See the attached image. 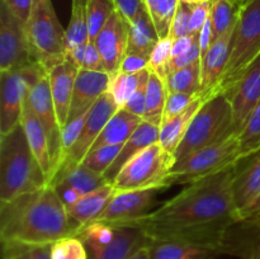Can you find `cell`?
<instances>
[{
    "instance_id": "obj_22",
    "label": "cell",
    "mask_w": 260,
    "mask_h": 259,
    "mask_svg": "<svg viewBox=\"0 0 260 259\" xmlns=\"http://www.w3.org/2000/svg\"><path fill=\"white\" fill-rule=\"evenodd\" d=\"M151 259H217L223 251L218 248L174 240H150Z\"/></svg>"
},
{
    "instance_id": "obj_25",
    "label": "cell",
    "mask_w": 260,
    "mask_h": 259,
    "mask_svg": "<svg viewBox=\"0 0 260 259\" xmlns=\"http://www.w3.org/2000/svg\"><path fill=\"white\" fill-rule=\"evenodd\" d=\"M142 121L144 119L141 117L129 113L124 108H119L106 124L90 150L108 145H123Z\"/></svg>"
},
{
    "instance_id": "obj_1",
    "label": "cell",
    "mask_w": 260,
    "mask_h": 259,
    "mask_svg": "<svg viewBox=\"0 0 260 259\" xmlns=\"http://www.w3.org/2000/svg\"><path fill=\"white\" fill-rule=\"evenodd\" d=\"M234 165L187 187L140 220L129 223L150 240H174L218 248L239 222L233 195Z\"/></svg>"
},
{
    "instance_id": "obj_20",
    "label": "cell",
    "mask_w": 260,
    "mask_h": 259,
    "mask_svg": "<svg viewBox=\"0 0 260 259\" xmlns=\"http://www.w3.org/2000/svg\"><path fill=\"white\" fill-rule=\"evenodd\" d=\"M260 193V147L234 164L233 195L239 211Z\"/></svg>"
},
{
    "instance_id": "obj_33",
    "label": "cell",
    "mask_w": 260,
    "mask_h": 259,
    "mask_svg": "<svg viewBox=\"0 0 260 259\" xmlns=\"http://www.w3.org/2000/svg\"><path fill=\"white\" fill-rule=\"evenodd\" d=\"M114 12H116V5L113 0H88L85 5V13L90 41L93 42L95 41L96 36L111 19Z\"/></svg>"
},
{
    "instance_id": "obj_19",
    "label": "cell",
    "mask_w": 260,
    "mask_h": 259,
    "mask_svg": "<svg viewBox=\"0 0 260 259\" xmlns=\"http://www.w3.org/2000/svg\"><path fill=\"white\" fill-rule=\"evenodd\" d=\"M235 28V27H234ZM234 28L226 35L218 38L210 46L207 52L201 57V94L203 99H207L220 81L223 71L229 63L231 52Z\"/></svg>"
},
{
    "instance_id": "obj_38",
    "label": "cell",
    "mask_w": 260,
    "mask_h": 259,
    "mask_svg": "<svg viewBox=\"0 0 260 259\" xmlns=\"http://www.w3.org/2000/svg\"><path fill=\"white\" fill-rule=\"evenodd\" d=\"M140 75L137 74H124L118 73L111 76L108 91L119 108H123L124 104L129 101L136 89L139 88Z\"/></svg>"
},
{
    "instance_id": "obj_13",
    "label": "cell",
    "mask_w": 260,
    "mask_h": 259,
    "mask_svg": "<svg viewBox=\"0 0 260 259\" xmlns=\"http://www.w3.org/2000/svg\"><path fill=\"white\" fill-rule=\"evenodd\" d=\"M161 189L126 190L116 192L98 220L111 225H129L151 212L157 193Z\"/></svg>"
},
{
    "instance_id": "obj_36",
    "label": "cell",
    "mask_w": 260,
    "mask_h": 259,
    "mask_svg": "<svg viewBox=\"0 0 260 259\" xmlns=\"http://www.w3.org/2000/svg\"><path fill=\"white\" fill-rule=\"evenodd\" d=\"M238 136L240 141V157L260 147V101L248 117Z\"/></svg>"
},
{
    "instance_id": "obj_51",
    "label": "cell",
    "mask_w": 260,
    "mask_h": 259,
    "mask_svg": "<svg viewBox=\"0 0 260 259\" xmlns=\"http://www.w3.org/2000/svg\"><path fill=\"white\" fill-rule=\"evenodd\" d=\"M10 12L15 15L19 20H22L24 24H27L28 18L30 15V10H32L33 0H2Z\"/></svg>"
},
{
    "instance_id": "obj_9",
    "label": "cell",
    "mask_w": 260,
    "mask_h": 259,
    "mask_svg": "<svg viewBox=\"0 0 260 259\" xmlns=\"http://www.w3.org/2000/svg\"><path fill=\"white\" fill-rule=\"evenodd\" d=\"M46 73L47 70L40 62L0 71V135L8 134L20 123L25 99Z\"/></svg>"
},
{
    "instance_id": "obj_16",
    "label": "cell",
    "mask_w": 260,
    "mask_h": 259,
    "mask_svg": "<svg viewBox=\"0 0 260 259\" xmlns=\"http://www.w3.org/2000/svg\"><path fill=\"white\" fill-rule=\"evenodd\" d=\"M79 70H80L79 66L71 60L69 55L66 56L65 60L47 70L51 95H52V101L61 127L68 123Z\"/></svg>"
},
{
    "instance_id": "obj_12",
    "label": "cell",
    "mask_w": 260,
    "mask_h": 259,
    "mask_svg": "<svg viewBox=\"0 0 260 259\" xmlns=\"http://www.w3.org/2000/svg\"><path fill=\"white\" fill-rule=\"evenodd\" d=\"M119 107L111 95L109 91L104 93L98 101L95 102L93 107L89 111L88 116H86L85 123H84L81 134L79 136L78 141L74 144V146L66 152L63 156L62 163H61L60 168L62 165H78L83 161L85 155L90 151L91 146L99 135L102 134L106 124L108 123L109 119L116 114ZM58 168V169H60ZM57 173V172H56Z\"/></svg>"
},
{
    "instance_id": "obj_43",
    "label": "cell",
    "mask_w": 260,
    "mask_h": 259,
    "mask_svg": "<svg viewBox=\"0 0 260 259\" xmlns=\"http://www.w3.org/2000/svg\"><path fill=\"white\" fill-rule=\"evenodd\" d=\"M197 96L200 95L185 93H168L164 116H162V123L170 121L172 118L177 117L178 114L182 113L183 111H185L197 99Z\"/></svg>"
},
{
    "instance_id": "obj_50",
    "label": "cell",
    "mask_w": 260,
    "mask_h": 259,
    "mask_svg": "<svg viewBox=\"0 0 260 259\" xmlns=\"http://www.w3.org/2000/svg\"><path fill=\"white\" fill-rule=\"evenodd\" d=\"M83 69L91 71H104L103 60L99 53L96 45L93 41H89L86 43V51H85V58H84Z\"/></svg>"
},
{
    "instance_id": "obj_42",
    "label": "cell",
    "mask_w": 260,
    "mask_h": 259,
    "mask_svg": "<svg viewBox=\"0 0 260 259\" xmlns=\"http://www.w3.org/2000/svg\"><path fill=\"white\" fill-rule=\"evenodd\" d=\"M201 57H202V53H201L200 41H198V42H196L194 45H193V47L190 48V50H188L187 52L182 53V55L177 56V57L170 58L169 62H168L167 65H165V68L162 69L161 74H160V75L157 74V75L165 80V78H167L169 74L174 73V71H177V70H180V69L187 68V66L193 65V63H196V62H198V61H201Z\"/></svg>"
},
{
    "instance_id": "obj_40",
    "label": "cell",
    "mask_w": 260,
    "mask_h": 259,
    "mask_svg": "<svg viewBox=\"0 0 260 259\" xmlns=\"http://www.w3.org/2000/svg\"><path fill=\"white\" fill-rule=\"evenodd\" d=\"M150 74H151L150 69H145V70L140 71L139 88L136 89L134 95L129 98V101L127 102L123 107V108L126 109V111H128L129 113L141 117V118L144 117L145 106H146V88H147V83H149Z\"/></svg>"
},
{
    "instance_id": "obj_37",
    "label": "cell",
    "mask_w": 260,
    "mask_h": 259,
    "mask_svg": "<svg viewBox=\"0 0 260 259\" xmlns=\"http://www.w3.org/2000/svg\"><path fill=\"white\" fill-rule=\"evenodd\" d=\"M123 145H108V146H102L99 149L90 150L85 157L83 159L81 164L88 169L93 170L96 174H106L107 170L111 168L114 160L118 156Z\"/></svg>"
},
{
    "instance_id": "obj_15",
    "label": "cell",
    "mask_w": 260,
    "mask_h": 259,
    "mask_svg": "<svg viewBox=\"0 0 260 259\" xmlns=\"http://www.w3.org/2000/svg\"><path fill=\"white\" fill-rule=\"evenodd\" d=\"M229 99L233 106L234 128L239 134L260 101V53L248 66Z\"/></svg>"
},
{
    "instance_id": "obj_21",
    "label": "cell",
    "mask_w": 260,
    "mask_h": 259,
    "mask_svg": "<svg viewBox=\"0 0 260 259\" xmlns=\"http://www.w3.org/2000/svg\"><path fill=\"white\" fill-rule=\"evenodd\" d=\"M20 123H22L23 128H24L25 137H27L30 150H32L36 159L40 163L41 168H42L43 173H45L46 178H47L48 183H50L53 177V172H55L52 155H51L50 142H48L47 134L43 130L42 124L40 123L36 114L33 113L32 107H30L29 102H28V96L25 99Z\"/></svg>"
},
{
    "instance_id": "obj_6",
    "label": "cell",
    "mask_w": 260,
    "mask_h": 259,
    "mask_svg": "<svg viewBox=\"0 0 260 259\" xmlns=\"http://www.w3.org/2000/svg\"><path fill=\"white\" fill-rule=\"evenodd\" d=\"M240 157V141L233 134L215 144L175 161L164 180V187L190 184L225 170Z\"/></svg>"
},
{
    "instance_id": "obj_7",
    "label": "cell",
    "mask_w": 260,
    "mask_h": 259,
    "mask_svg": "<svg viewBox=\"0 0 260 259\" xmlns=\"http://www.w3.org/2000/svg\"><path fill=\"white\" fill-rule=\"evenodd\" d=\"M25 29L33 57L46 70L65 60V29L58 22L51 0H33Z\"/></svg>"
},
{
    "instance_id": "obj_8",
    "label": "cell",
    "mask_w": 260,
    "mask_h": 259,
    "mask_svg": "<svg viewBox=\"0 0 260 259\" xmlns=\"http://www.w3.org/2000/svg\"><path fill=\"white\" fill-rule=\"evenodd\" d=\"M174 164V155L169 154L157 141L135 155L112 184L116 192L150 188L165 189L164 180Z\"/></svg>"
},
{
    "instance_id": "obj_55",
    "label": "cell",
    "mask_w": 260,
    "mask_h": 259,
    "mask_svg": "<svg viewBox=\"0 0 260 259\" xmlns=\"http://www.w3.org/2000/svg\"><path fill=\"white\" fill-rule=\"evenodd\" d=\"M85 51H86V45H83V46H78V47L73 48V50L68 53V55L70 56L71 60L79 66V69H83L84 58H85Z\"/></svg>"
},
{
    "instance_id": "obj_35",
    "label": "cell",
    "mask_w": 260,
    "mask_h": 259,
    "mask_svg": "<svg viewBox=\"0 0 260 259\" xmlns=\"http://www.w3.org/2000/svg\"><path fill=\"white\" fill-rule=\"evenodd\" d=\"M2 245L4 259H52V244L5 241Z\"/></svg>"
},
{
    "instance_id": "obj_39",
    "label": "cell",
    "mask_w": 260,
    "mask_h": 259,
    "mask_svg": "<svg viewBox=\"0 0 260 259\" xmlns=\"http://www.w3.org/2000/svg\"><path fill=\"white\" fill-rule=\"evenodd\" d=\"M52 259H89L88 251L80 238L66 236L52 244Z\"/></svg>"
},
{
    "instance_id": "obj_47",
    "label": "cell",
    "mask_w": 260,
    "mask_h": 259,
    "mask_svg": "<svg viewBox=\"0 0 260 259\" xmlns=\"http://www.w3.org/2000/svg\"><path fill=\"white\" fill-rule=\"evenodd\" d=\"M145 69H149V57L137 55V53L127 52L121 63L119 73L137 74Z\"/></svg>"
},
{
    "instance_id": "obj_2",
    "label": "cell",
    "mask_w": 260,
    "mask_h": 259,
    "mask_svg": "<svg viewBox=\"0 0 260 259\" xmlns=\"http://www.w3.org/2000/svg\"><path fill=\"white\" fill-rule=\"evenodd\" d=\"M76 229L57 190L51 184L0 202L2 243L53 244L74 235Z\"/></svg>"
},
{
    "instance_id": "obj_52",
    "label": "cell",
    "mask_w": 260,
    "mask_h": 259,
    "mask_svg": "<svg viewBox=\"0 0 260 259\" xmlns=\"http://www.w3.org/2000/svg\"><path fill=\"white\" fill-rule=\"evenodd\" d=\"M53 187L57 190L58 196H60L61 201H62V203L65 205L66 210H68L69 207H71L73 205H75V203L84 196L81 195L79 190H76L75 188L69 187V185H53Z\"/></svg>"
},
{
    "instance_id": "obj_18",
    "label": "cell",
    "mask_w": 260,
    "mask_h": 259,
    "mask_svg": "<svg viewBox=\"0 0 260 259\" xmlns=\"http://www.w3.org/2000/svg\"><path fill=\"white\" fill-rule=\"evenodd\" d=\"M116 234L111 243L86 249L89 259H129L140 249L149 245L150 238L136 226L113 225Z\"/></svg>"
},
{
    "instance_id": "obj_49",
    "label": "cell",
    "mask_w": 260,
    "mask_h": 259,
    "mask_svg": "<svg viewBox=\"0 0 260 259\" xmlns=\"http://www.w3.org/2000/svg\"><path fill=\"white\" fill-rule=\"evenodd\" d=\"M260 221V193L244 208L239 211V222L243 225H255Z\"/></svg>"
},
{
    "instance_id": "obj_17",
    "label": "cell",
    "mask_w": 260,
    "mask_h": 259,
    "mask_svg": "<svg viewBox=\"0 0 260 259\" xmlns=\"http://www.w3.org/2000/svg\"><path fill=\"white\" fill-rule=\"evenodd\" d=\"M109 81H111V75L106 71L80 69L76 76L68 122L90 111L95 102L108 91Z\"/></svg>"
},
{
    "instance_id": "obj_11",
    "label": "cell",
    "mask_w": 260,
    "mask_h": 259,
    "mask_svg": "<svg viewBox=\"0 0 260 259\" xmlns=\"http://www.w3.org/2000/svg\"><path fill=\"white\" fill-rule=\"evenodd\" d=\"M28 102L32 107L33 113L36 114L40 123L42 124L43 130L47 134L51 147V155H52L53 168H55V172H53V177H55L63 157L62 141H61L62 127L58 122L55 104H53L52 95H51L47 73L42 75V78L30 89L29 94H28Z\"/></svg>"
},
{
    "instance_id": "obj_48",
    "label": "cell",
    "mask_w": 260,
    "mask_h": 259,
    "mask_svg": "<svg viewBox=\"0 0 260 259\" xmlns=\"http://www.w3.org/2000/svg\"><path fill=\"white\" fill-rule=\"evenodd\" d=\"M117 12L121 13L128 22H131L139 13L146 9L145 0H113Z\"/></svg>"
},
{
    "instance_id": "obj_41",
    "label": "cell",
    "mask_w": 260,
    "mask_h": 259,
    "mask_svg": "<svg viewBox=\"0 0 260 259\" xmlns=\"http://www.w3.org/2000/svg\"><path fill=\"white\" fill-rule=\"evenodd\" d=\"M190 14H192V4L180 0L174 18H173L172 27H170L169 37L172 40H177V38H182L190 35Z\"/></svg>"
},
{
    "instance_id": "obj_32",
    "label": "cell",
    "mask_w": 260,
    "mask_h": 259,
    "mask_svg": "<svg viewBox=\"0 0 260 259\" xmlns=\"http://www.w3.org/2000/svg\"><path fill=\"white\" fill-rule=\"evenodd\" d=\"M180 0H145V7L160 38L169 37L173 18Z\"/></svg>"
},
{
    "instance_id": "obj_3",
    "label": "cell",
    "mask_w": 260,
    "mask_h": 259,
    "mask_svg": "<svg viewBox=\"0 0 260 259\" xmlns=\"http://www.w3.org/2000/svg\"><path fill=\"white\" fill-rule=\"evenodd\" d=\"M48 180L30 150L22 123L0 135V202L46 187Z\"/></svg>"
},
{
    "instance_id": "obj_14",
    "label": "cell",
    "mask_w": 260,
    "mask_h": 259,
    "mask_svg": "<svg viewBox=\"0 0 260 259\" xmlns=\"http://www.w3.org/2000/svg\"><path fill=\"white\" fill-rule=\"evenodd\" d=\"M129 22L119 12H114L94 43L103 60L104 71L113 76L119 73L128 47Z\"/></svg>"
},
{
    "instance_id": "obj_27",
    "label": "cell",
    "mask_w": 260,
    "mask_h": 259,
    "mask_svg": "<svg viewBox=\"0 0 260 259\" xmlns=\"http://www.w3.org/2000/svg\"><path fill=\"white\" fill-rule=\"evenodd\" d=\"M107 183L108 182L104 179L103 175L96 174L80 163L78 165H62L48 184L69 185L79 190L81 195H86Z\"/></svg>"
},
{
    "instance_id": "obj_30",
    "label": "cell",
    "mask_w": 260,
    "mask_h": 259,
    "mask_svg": "<svg viewBox=\"0 0 260 259\" xmlns=\"http://www.w3.org/2000/svg\"><path fill=\"white\" fill-rule=\"evenodd\" d=\"M168 93L169 91H168L164 79L151 71L146 88V106H145V113L142 117L144 121L155 126H161Z\"/></svg>"
},
{
    "instance_id": "obj_29",
    "label": "cell",
    "mask_w": 260,
    "mask_h": 259,
    "mask_svg": "<svg viewBox=\"0 0 260 259\" xmlns=\"http://www.w3.org/2000/svg\"><path fill=\"white\" fill-rule=\"evenodd\" d=\"M246 0H210L212 43L233 29Z\"/></svg>"
},
{
    "instance_id": "obj_59",
    "label": "cell",
    "mask_w": 260,
    "mask_h": 259,
    "mask_svg": "<svg viewBox=\"0 0 260 259\" xmlns=\"http://www.w3.org/2000/svg\"><path fill=\"white\" fill-rule=\"evenodd\" d=\"M185 3H189V4H197V3H203V2H210V0H183Z\"/></svg>"
},
{
    "instance_id": "obj_57",
    "label": "cell",
    "mask_w": 260,
    "mask_h": 259,
    "mask_svg": "<svg viewBox=\"0 0 260 259\" xmlns=\"http://www.w3.org/2000/svg\"><path fill=\"white\" fill-rule=\"evenodd\" d=\"M88 0H73V5H81V7H85Z\"/></svg>"
},
{
    "instance_id": "obj_46",
    "label": "cell",
    "mask_w": 260,
    "mask_h": 259,
    "mask_svg": "<svg viewBox=\"0 0 260 259\" xmlns=\"http://www.w3.org/2000/svg\"><path fill=\"white\" fill-rule=\"evenodd\" d=\"M210 18V2L192 4V14H190L189 33L198 36L205 23Z\"/></svg>"
},
{
    "instance_id": "obj_53",
    "label": "cell",
    "mask_w": 260,
    "mask_h": 259,
    "mask_svg": "<svg viewBox=\"0 0 260 259\" xmlns=\"http://www.w3.org/2000/svg\"><path fill=\"white\" fill-rule=\"evenodd\" d=\"M196 42H198V36H194V35H189V36H185V37L173 40L170 58L177 57V56L187 52L188 50H190V48L193 47V45H194Z\"/></svg>"
},
{
    "instance_id": "obj_5",
    "label": "cell",
    "mask_w": 260,
    "mask_h": 259,
    "mask_svg": "<svg viewBox=\"0 0 260 259\" xmlns=\"http://www.w3.org/2000/svg\"><path fill=\"white\" fill-rule=\"evenodd\" d=\"M233 134L236 132L234 128V112L230 99L223 94L210 96L203 102L193 117L182 142L175 150V161Z\"/></svg>"
},
{
    "instance_id": "obj_44",
    "label": "cell",
    "mask_w": 260,
    "mask_h": 259,
    "mask_svg": "<svg viewBox=\"0 0 260 259\" xmlns=\"http://www.w3.org/2000/svg\"><path fill=\"white\" fill-rule=\"evenodd\" d=\"M173 40L170 37L160 38L159 42L155 45L151 55L149 57V69L156 74H161L162 69L165 68L170 60V53H172Z\"/></svg>"
},
{
    "instance_id": "obj_4",
    "label": "cell",
    "mask_w": 260,
    "mask_h": 259,
    "mask_svg": "<svg viewBox=\"0 0 260 259\" xmlns=\"http://www.w3.org/2000/svg\"><path fill=\"white\" fill-rule=\"evenodd\" d=\"M259 53L260 0H246L234 28L229 63L210 96L223 94L230 98L243 74Z\"/></svg>"
},
{
    "instance_id": "obj_56",
    "label": "cell",
    "mask_w": 260,
    "mask_h": 259,
    "mask_svg": "<svg viewBox=\"0 0 260 259\" xmlns=\"http://www.w3.org/2000/svg\"><path fill=\"white\" fill-rule=\"evenodd\" d=\"M129 259H151V258H150L149 249H147V246H145V248L140 249L137 253H135Z\"/></svg>"
},
{
    "instance_id": "obj_54",
    "label": "cell",
    "mask_w": 260,
    "mask_h": 259,
    "mask_svg": "<svg viewBox=\"0 0 260 259\" xmlns=\"http://www.w3.org/2000/svg\"><path fill=\"white\" fill-rule=\"evenodd\" d=\"M198 41H200V48L202 56L207 52L210 46L212 45V25H211V19L208 18L207 22L205 23L203 28L201 29L200 35H198Z\"/></svg>"
},
{
    "instance_id": "obj_31",
    "label": "cell",
    "mask_w": 260,
    "mask_h": 259,
    "mask_svg": "<svg viewBox=\"0 0 260 259\" xmlns=\"http://www.w3.org/2000/svg\"><path fill=\"white\" fill-rule=\"evenodd\" d=\"M165 84L169 93L201 94V61L174 71L165 78Z\"/></svg>"
},
{
    "instance_id": "obj_34",
    "label": "cell",
    "mask_w": 260,
    "mask_h": 259,
    "mask_svg": "<svg viewBox=\"0 0 260 259\" xmlns=\"http://www.w3.org/2000/svg\"><path fill=\"white\" fill-rule=\"evenodd\" d=\"M90 41L89 38L88 23H86L85 7L73 5L71 18L68 28L65 29V46L66 52H70L78 46L86 45Z\"/></svg>"
},
{
    "instance_id": "obj_26",
    "label": "cell",
    "mask_w": 260,
    "mask_h": 259,
    "mask_svg": "<svg viewBox=\"0 0 260 259\" xmlns=\"http://www.w3.org/2000/svg\"><path fill=\"white\" fill-rule=\"evenodd\" d=\"M159 40L160 37L152 19L147 10L144 9L129 22L127 52L150 57Z\"/></svg>"
},
{
    "instance_id": "obj_10",
    "label": "cell",
    "mask_w": 260,
    "mask_h": 259,
    "mask_svg": "<svg viewBox=\"0 0 260 259\" xmlns=\"http://www.w3.org/2000/svg\"><path fill=\"white\" fill-rule=\"evenodd\" d=\"M35 60L25 24L0 3V71L24 68Z\"/></svg>"
},
{
    "instance_id": "obj_45",
    "label": "cell",
    "mask_w": 260,
    "mask_h": 259,
    "mask_svg": "<svg viewBox=\"0 0 260 259\" xmlns=\"http://www.w3.org/2000/svg\"><path fill=\"white\" fill-rule=\"evenodd\" d=\"M89 112L81 114L78 118L73 119V121H69L65 126L62 127V134H61V141H62V151L63 156L66 155V152L74 146L76 141H78L79 136L81 134V130H83L84 123H85L86 116H88ZM63 159V157H62Z\"/></svg>"
},
{
    "instance_id": "obj_24",
    "label": "cell",
    "mask_w": 260,
    "mask_h": 259,
    "mask_svg": "<svg viewBox=\"0 0 260 259\" xmlns=\"http://www.w3.org/2000/svg\"><path fill=\"white\" fill-rule=\"evenodd\" d=\"M114 193L116 190H114L113 184L107 183L98 189L84 195L75 205L68 208L71 221L78 228H80L85 223L98 220L113 198Z\"/></svg>"
},
{
    "instance_id": "obj_23",
    "label": "cell",
    "mask_w": 260,
    "mask_h": 259,
    "mask_svg": "<svg viewBox=\"0 0 260 259\" xmlns=\"http://www.w3.org/2000/svg\"><path fill=\"white\" fill-rule=\"evenodd\" d=\"M160 127L155 124L149 123L146 121H142L139 124L134 134L131 135L128 140L123 144L118 156L114 160L113 164L111 165L108 170L104 174V179L108 183H113L118 173L121 172L122 168L132 159L136 154H139L141 150L146 149L150 145L159 141Z\"/></svg>"
},
{
    "instance_id": "obj_28",
    "label": "cell",
    "mask_w": 260,
    "mask_h": 259,
    "mask_svg": "<svg viewBox=\"0 0 260 259\" xmlns=\"http://www.w3.org/2000/svg\"><path fill=\"white\" fill-rule=\"evenodd\" d=\"M205 99L202 96H197L194 102L188 107L185 111L178 114L177 117L172 118L170 121L164 122L160 126V134H159V144L167 150L169 154L174 155L175 150L178 149L179 144L182 142L183 137H184L185 132H187L188 127H189L190 122H192L193 117L201 108Z\"/></svg>"
},
{
    "instance_id": "obj_58",
    "label": "cell",
    "mask_w": 260,
    "mask_h": 259,
    "mask_svg": "<svg viewBox=\"0 0 260 259\" xmlns=\"http://www.w3.org/2000/svg\"><path fill=\"white\" fill-rule=\"evenodd\" d=\"M241 225H243V223H241ZM243 226H246V228H250V229H254V230H256V231H260V221L258 223H255V225H243Z\"/></svg>"
}]
</instances>
